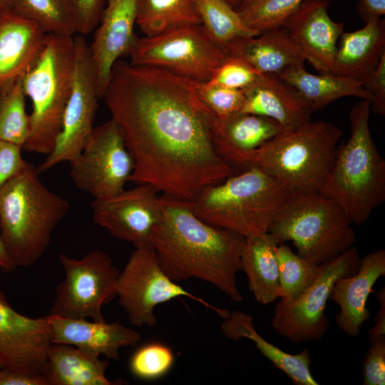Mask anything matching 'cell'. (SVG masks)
<instances>
[{"label": "cell", "mask_w": 385, "mask_h": 385, "mask_svg": "<svg viewBox=\"0 0 385 385\" xmlns=\"http://www.w3.org/2000/svg\"><path fill=\"white\" fill-rule=\"evenodd\" d=\"M102 98L134 159L129 182L192 201L235 173L215 148L212 112L195 81L120 58Z\"/></svg>", "instance_id": "obj_1"}, {"label": "cell", "mask_w": 385, "mask_h": 385, "mask_svg": "<svg viewBox=\"0 0 385 385\" xmlns=\"http://www.w3.org/2000/svg\"><path fill=\"white\" fill-rule=\"evenodd\" d=\"M162 212L150 243L160 265L174 282L190 279L206 282L234 302L243 297L237 287L245 238L199 218L192 202L168 195L161 196Z\"/></svg>", "instance_id": "obj_2"}, {"label": "cell", "mask_w": 385, "mask_h": 385, "mask_svg": "<svg viewBox=\"0 0 385 385\" xmlns=\"http://www.w3.org/2000/svg\"><path fill=\"white\" fill-rule=\"evenodd\" d=\"M342 132L329 122L311 121L282 129L260 147L234 153L225 160L234 168L257 167L290 192H319L333 166Z\"/></svg>", "instance_id": "obj_3"}, {"label": "cell", "mask_w": 385, "mask_h": 385, "mask_svg": "<svg viewBox=\"0 0 385 385\" xmlns=\"http://www.w3.org/2000/svg\"><path fill=\"white\" fill-rule=\"evenodd\" d=\"M30 163L0 190V234L11 260L33 265L48 248L56 226L70 205L42 183Z\"/></svg>", "instance_id": "obj_4"}, {"label": "cell", "mask_w": 385, "mask_h": 385, "mask_svg": "<svg viewBox=\"0 0 385 385\" xmlns=\"http://www.w3.org/2000/svg\"><path fill=\"white\" fill-rule=\"evenodd\" d=\"M370 101L361 99L349 113L351 135L338 148L329 175L319 191L335 200L353 225L367 221L385 200V160L371 135Z\"/></svg>", "instance_id": "obj_5"}, {"label": "cell", "mask_w": 385, "mask_h": 385, "mask_svg": "<svg viewBox=\"0 0 385 385\" xmlns=\"http://www.w3.org/2000/svg\"><path fill=\"white\" fill-rule=\"evenodd\" d=\"M289 190L257 167L204 188L191 201L195 215L245 239L268 232Z\"/></svg>", "instance_id": "obj_6"}, {"label": "cell", "mask_w": 385, "mask_h": 385, "mask_svg": "<svg viewBox=\"0 0 385 385\" xmlns=\"http://www.w3.org/2000/svg\"><path fill=\"white\" fill-rule=\"evenodd\" d=\"M352 225L333 199L319 192H290L268 232L279 245L291 241L300 257L321 265L354 246Z\"/></svg>", "instance_id": "obj_7"}, {"label": "cell", "mask_w": 385, "mask_h": 385, "mask_svg": "<svg viewBox=\"0 0 385 385\" xmlns=\"http://www.w3.org/2000/svg\"><path fill=\"white\" fill-rule=\"evenodd\" d=\"M74 61V36L49 34L38 60L22 77L32 103L29 135L22 147L26 152L52 151L71 91Z\"/></svg>", "instance_id": "obj_8"}, {"label": "cell", "mask_w": 385, "mask_h": 385, "mask_svg": "<svg viewBox=\"0 0 385 385\" xmlns=\"http://www.w3.org/2000/svg\"><path fill=\"white\" fill-rule=\"evenodd\" d=\"M130 63L151 66L195 82H207L228 57L202 24L137 38L128 53Z\"/></svg>", "instance_id": "obj_9"}, {"label": "cell", "mask_w": 385, "mask_h": 385, "mask_svg": "<svg viewBox=\"0 0 385 385\" xmlns=\"http://www.w3.org/2000/svg\"><path fill=\"white\" fill-rule=\"evenodd\" d=\"M116 297L129 322L135 327H154L155 309L160 304L185 297L215 311L224 318L228 311L217 308L188 292L163 270L150 243L135 247L127 263L119 272Z\"/></svg>", "instance_id": "obj_10"}, {"label": "cell", "mask_w": 385, "mask_h": 385, "mask_svg": "<svg viewBox=\"0 0 385 385\" xmlns=\"http://www.w3.org/2000/svg\"><path fill=\"white\" fill-rule=\"evenodd\" d=\"M59 260L65 277L56 288L49 315L105 322L102 307L116 297L119 274L111 257L96 250L81 259L61 254Z\"/></svg>", "instance_id": "obj_11"}, {"label": "cell", "mask_w": 385, "mask_h": 385, "mask_svg": "<svg viewBox=\"0 0 385 385\" xmlns=\"http://www.w3.org/2000/svg\"><path fill=\"white\" fill-rule=\"evenodd\" d=\"M360 261L354 246L321 265L319 277L298 299L277 303L271 320L274 332L293 343L321 340L329 324L325 310L332 287L339 279L356 273Z\"/></svg>", "instance_id": "obj_12"}, {"label": "cell", "mask_w": 385, "mask_h": 385, "mask_svg": "<svg viewBox=\"0 0 385 385\" xmlns=\"http://www.w3.org/2000/svg\"><path fill=\"white\" fill-rule=\"evenodd\" d=\"M69 163L74 185L94 199L123 191L135 168L123 133L112 118L94 128L83 150Z\"/></svg>", "instance_id": "obj_13"}, {"label": "cell", "mask_w": 385, "mask_h": 385, "mask_svg": "<svg viewBox=\"0 0 385 385\" xmlns=\"http://www.w3.org/2000/svg\"><path fill=\"white\" fill-rule=\"evenodd\" d=\"M75 61L72 87L53 148L38 165L41 174L56 165L70 162L83 150L94 128L98 99L93 72L84 36H74Z\"/></svg>", "instance_id": "obj_14"}, {"label": "cell", "mask_w": 385, "mask_h": 385, "mask_svg": "<svg viewBox=\"0 0 385 385\" xmlns=\"http://www.w3.org/2000/svg\"><path fill=\"white\" fill-rule=\"evenodd\" d=\"M138 185L109 197L94 199L91 203L93 222L135 247L150 243L162 212L158 191L149 184Z\"/></svg>", "instance_id": "obj_15"}, {"label": "cell", "mask_w": 385, "mask_h": 385, "mask_svg": "<svg viewBox=\"0 0 385 385\" xmlns=\"http://www.w3.org/2000/svg\"><path fill=\"white\" fill-rule=\"evenodd\" d=\"M51 344L46 317L31 318L17 312L0 290V365L42 376Z\"/></svg>", "instance_id": "obj_16"}, {"label": "cell", "mask_w": 385, "mask_h": 385, "mask_svg": "<svg viewBox=\"0 0 385 385\" xmlns=\"http://www.w3.org/2000/svg\"><path fill=\"white\" fill-rule=\"evenodd\" d=\"M328 0H304L282 23L299 51L321 73H332L344 23L329 15Z\"/></svg>", "instance_id": "obj_17"}, {"label": "cell", "mask_w": 385, "mask_h": 385, "mask_svg": "<svg viewBox=\"0 0 385 385\" xmlns=\"http://www.w3.org/2000/svg\"><path fill=\"white\" fill-rule=\"evenodd\" d=\"M138 0H106L101 19L88 44L98 93L102 98L115 63L128 55L136 38Z\"/></svg>", "instance_id": "obj_18"}, {"label": "cell", "mask_w": 385, "mask_h": 385, "mask_svg": "<svg viewBox=\"0 0 385 385\" xmlns=\"http://www.w3.org/2000/svg\"><path fill=\"white\" fill-rule=\"evenodd\" d=\"M385 276V250H374L361 258L356 273L339 279L329 299L339 307L335 316L338 328L350 337H357L370 317L367 299L379 278Z\"/></svg>", "instance_id": "obj_19"}, {"label": "cell", "mask_w": 385, "mask_h": 385, "mask_svg": "<svg viewBox=\"0 0 385 385\" xmlns=\"http://www.w3.org/2000/svg\"><path fill=\"white\" fill-rule=\"evenodd\" d=\"M46 317L51 343L72 345L109 359L118 360L121 347L135 346L141 339L140 333L118 322H89L49 314Z\"/></svg>", "instance_id": "obj_20"}, {"label": "cell", "mask_w": 385, "mask_h": 385, "mask_svg": "<svg viewBox=\"0 0 385 385\" xmlns=\"http://www.w3.org/2000/svg\"><path fill=\"white\" fill-rule=\"evenodd\" d=\"M47 34L14 10L0 12V88L22 77L41 55Z\"/></svg>", "instance_id": "obj_21"}, {"label": "cell", "mask_w": 385, "mask_h": 385, "mask_svg": "<svg viewBox=\"0 0 385 385\" xmlns=\"http://www.w3.org/2000/svg\"><path fill=\"white\" fill-rule=\"evenodd\" d=\"M242 91L245 101L240 112L271 118L282 129L294 128L310 120L312 113L308 104L277 75L260 74Z\"/></svg>", "instance_id": "obj_22"}, {"label": "cell", "mask_w": 385, "mask_h": 385, "mask_svg": "<svg viewBox=\"0 0 385 385\" xmlns=\"http://www.w3.org/2000/svg\"><path fill=\"white\" fill-rule=\"evenodd\" d=\"M225 51L228 56L245 61L260 74L279 76L286 69L305 62L290 35L282 26L237 40Z\"/></svg>", "instance_id": "obj_23"}, {"label": "cell", "mask_w": 385, "mask_h": 385, "mask_svg": "<svg viewBox=\"0 0 385 385\" xmlns=\"http://www.w3.org/2000/svg\"><path fill=\"white\" fill-rule=\"evenodd\" d=\"M365 24L359 30L341 34L332 74L364 81L385 56L384 19Z\"/></svg>", "instance_id": "obj_24"}, {"label": "cell", "mask_w": 385, "mask_h": 385, "mask_svg": "<svg viewBox=\"0 0 385 385\" xmlns=\"http://www.w3.org/2000/svg\"><path fill=\"white\" fill-rule=\"evenodd\" d=\"M221 331L229 339L238 341L245 338L252 341L259 351L274 366L284 373L296 385H318L311 373L309 350L295 354L287 353L265 340L256 330L252 316L234 310L222 318Z\"/></svg>", "instance_id": "obj_25"}, {"label": "cell", "mask_w": 385, "mask_h": 385, "mask_svg": "<svg viewBox=\"0 0 385 385\" xmlns=\"http://www.w3.org/2000/svg\"><path fill=\"white\" fill-rule=\"evenodd\" d=\"M108 361L76 346L51 344L42 376L47 385H115L123 381H111L106 376Z\"/></svg>", "instance_id": "obj_26"}, {"label": "cell", "mask_w": 385, "mask_h": 385, "mask_svg": "<svg viewBox=\"0 0 385 385\" xmlns=\"http://www.w3.org/2000/svg\"><path fill=\"white\" fill-rule=\"evenodd\" d=\"M279 243L269 232L245 239L241 253L242 270L255 300L267 305L280 298L276 248Z\"/></svg>", "instance_id": "obj_27"}, {"label": "cell", "mask_w": 385, "mask_h": 385, "mask_svg": "<svg viewBox=\"0 0 385 385\" xmlns=\"http://www.w3.org/2000/svg\"><path fill=\"white\" fill-rule=\"evenodd\" d=\"M297 91L308 104L312 113L322 109L332 102L345 96H354L371 101L363 81L332 73L312 74L304 64L290 67L279 75Z\"/></svg>", "instance_id": "obj_28"}, {"label": "cell", "mask_w": 385, "mask_h": 385, "mask_svg": "<svg viewBox=\"0 0 385 385\" xmlns=\"http://www.w3.org/2000/svg\"><path fill=\"white\" fill-rule=\"evenodd\" d=\"M282 129L275 120L262 115L239 112L220 121L212 113L214 143L225 160L234 153L250 151L260 147Z\"/></svg>", "instance_id": "obj_29"}, {"label": "cell", "mask_w": 385, "mask_h": 385, "mask_svg": "<svg viewBox=\"0 0 385 385\" xmlns=\"http://www.w3.org/2000/svg\"><path fill=\"white\" fill-rule=\"evenodd\" d=\"M195 24H201L195 0H138L136 25L145 36Z\"/></svg>", "instance_id": "obj_30"}, {"label": "cell", "mask_w": 385, "mask_h": 385, "mask_svg": "<svg viewBox=\"0 0 385 385\" xmlns=\"http://www.w3.org/2000/svg\"><path fill=\"white\" fill-rule=\"evenodd\" d=\"M201 24L224 50L237 40L260 33L250 29L237 10L224 0H195Z\"/></svg>", "instance_id": "obj_31"}, {"label": "cell", "mask_w": 385, "mask_h": 385, "mask_svg": "<svg viewBox=\"0 0 385 385\" xmlns=\"http://www.w3.org/2000/svg\"><path fill=\"white\" fill-rule=\"evenodd\" d=\"M280 287V300L298 299L316 281L322 266L308 262L281 243L276 248Z\"/></svg>", "instance_id": "obj_32"}, {"label": "cell", "mask_w": 385, "mask_h": 385, "mask_svg": "<svg viewBox=\"0 0 385 385\" xmlns=\"http://www.w3.org/2000/svg\"><path fill=\"white\" fill-rule=\"evenodd\" d=\"M14 10L34 21L47 34L74 36L77 34L68 0H14Z\"/></svg>", "instance_id": "obj_33"}, {"label": "cell", "mask_w": 385, "mask_h": 385, "mask_svg": "<svg viewBox=\"0 0 385 385\" xmlns=\"http://www.w3.org/2000/svg\"><path fill=\"white\" fill-rule=\"evenodd\" d=\"M22 78L0 88V140L21 148L28 139L30 117L26 111Z\"/></svg>", "instance_id": "obj_34"}, {"label": "cell", "mask_w": 385, "mask_h": 385, "mask_svg": "<svg viewBox=\"0 0 385 385\" xmlns=\"http://www.w3.org/2000/svg\"><path fill=\"white\" fill-rule=\"evenodd\" d=\"M304 0H242L235 9L245 25L261 33L281 27Z\"/></svg>", "instance_id": "obj_35"}, {"label": "cell", "mask_w": 385, "mask_h": 385, "mask_svg": "<svg viewBox=\"0 0 385 385\" xmlns=\"http://www.w3.org/2000/svg\"><path fill=\"white\" fill-rule=\"evenodd\" d=\"M174 355L166 345L153 342L138 349L130 361V369L138 378L151 380L165 374L172 367Z\"/></svg>", "instance_id": "obj_36"}, {"label": "cell", "mask_w": 385, "mask_h": 385, "mask_svg": "<svg viewBox=\"0 0 385 385\" xmlns=\"http://www.w3.org/2000/svg\"><path fill=\"white\" fill-rule=\"evenodd\" d=\"M195 85L201 101L219 120L225 121L241 111L245 101L242 90L210 82H195Z\"/></svg>", "instance_id": "obj_37"}, {"label": "cell", "mask_w": 385, "mask_h": 385, "mask_svg": "<svg viewBox=\"0 0 385 385\" xmlns=\"http://www.w3.org/2000/svg\"><path fill=\"white\" fill-rule=\"evenodd\" d=\"M260 75L245 61L228 56L207 82L242 91L254 83Z\"/></svg>", "instance_id": "obj_38"}, {"label": "cell", "mask_w": 385, "mask_h": 385, "mask_svg": "<svg viewBox=\"0 0 385 385\" xmlns=\"http://www.w3.org/2000/svg\"><path fill=\"white\" fill-rule=\"evenodd\" d=\"M363 362V384H385V337L369 342Z\"/></svg>", "instance_id": "obj_39"}, {"label": "cell", "mask_w": 385, "mask_h": 385, "mask_svg": "<svg viewBox=\"0 0 385 385\" xmlns=\"http://www.w3.org/2000/svg\"><path fill=\"white\" fill-rule=\"evenodd\" d=\"M75 19L77 34L87 35L99 24L106 0H68Z\"/></svg>", "instance_id": "obj_40"}, {"label": "cell", "mask_w": 385, "mask_h": 385, "mask_svg": "<svg viewBox=\"0 0 385 385\" xmlns=\"http://www.w3.org/2000/svg\"><path fill=\"white\" fill-rule=\"evenodd\" d=\"M21 146L0 140V190L27 165L21 155Z\"/></svg>", "instance_id": "obj_41"}, {"label": "cell", "mask_w": 385, "mask_h": 385, "mask_svg": "<svg viewBox=\"0 0 385 385\" xmlns=\"http://www.w3.org/2000/svg\"><path fill=\"white\" fill-rule=\"evenodd\" d=\"M363 86L371 97V111L384 115L385 114V56L382 57L376 69L363 81Z\"/></svg>", "instance_id": "obj_42"}, {"label": "cell", "mask_w": 385, "mask_h": 385, "mask_svg": "<svg viewBox=\"0 0 385 385\" xmlns=\"http://www.w3.org/2000/svg\"><path fill=\"white\" fill-rule=\"evenodd\" d=\"M0 385H47L43 376L29 375L0 367Z\"/></svg>", "instance_id": "obj_43"}, {"label": "cell", "mask_w": 385, "mask_h": 385, "mask_svg": "<svg viewBox=\"0 0 385 385\" xmlns=\"http://www.w3.org/2000/svg\"><path fill=\"white\" fill-rule=\"evenodd\" d=\"M357 11L365 23L381 19L385 14V0H359Z\"/></svg>", "instance_id": "obj_44"}, {"label": "cell", "mask_w": 385, "mask_h": 385, "mask_svg": "<svg viewBox=\"0 0 385 385\" xmlns=\"http://www.w3.org/2000/svg\"><path fill=\"white\" fill-rule=\"evenodd\" d=\"M379 309L374 317V325L369 331V342L385 337V289L381 288L376 294Z\"/></svg>", "instance_id": "obj_45"}, {"label": "cell", "mask_w": 385, "mask_h": 385, "mask_svg": "<svg viewBox=\"0 0 385 385\" xmlns=\"http://www.w3.org/2000/svg\"><path fill=\"white\" fill-rule=\"evenodd\" d=\"M17 268L11 260L0 234V271L4 273H10Z\"/></svg>", "instance_id": "obj_46"}, {"label": "cell", "mask_w": 385, "mask_h": 385, "mask_svg": "<svg viewBox=\"0 0 385 385\" xmlns=\"http://www.w3.org/2000/svg\"><path fill=\"white\" fill-rule=\"evenodd\" d=\"M14 10V0H0V12Z\"/></svg>", "instance_id": "obj_47"}, {"label": "cell", "mask_w": 385, "mask_h": 385, "mask_svg": "<svg viewBox=\"0 0 385 385\" xmlns=\"http://www.w3.org/2000/svg\"><path fill=\"white\" fill-rule=\"evenodd\" d=\"M233 8L237 9L242 0H224Z\"/></svg>", "instance_id": "obj_48"}, {"label": "cell", "mask_w": 385, "mask_h": 385, "mask_svg": "<svg viewBox=\"0 0 385 385\" xmlns=\"http://www.w3.org/2000/svg\"><path fill=\"white\" fill-rule=\"evenodd\" d=\"M0 367H2V366L0 365Z\"/></svg>", "instance_id": "obj_49"}]
</instances>
